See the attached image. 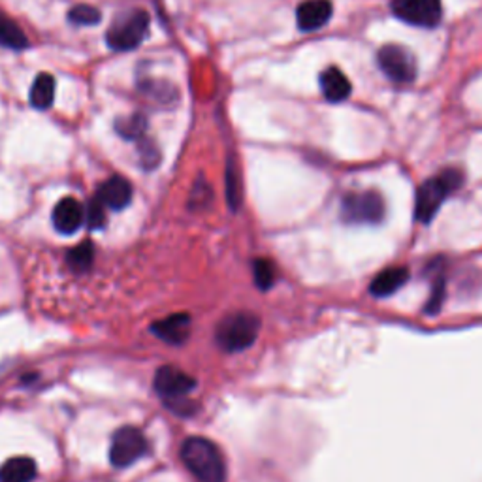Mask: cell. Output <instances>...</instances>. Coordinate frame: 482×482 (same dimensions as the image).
<instances>
[{"label":"cell","mask_w":482,"mask_h":482,"mask_svg":"<svg viewBox=\"0 0 482 482\" xmlns=\"http://www.w3.org/2000/svg\"><path fill=\"white\" fill-rule=\"evenodd\" d=\"M181 460L200 482H224L226 478V465L219 448L204 437L187 439L181 447Z\"/></svg>","instance_id":"6da1fadb"},{"label":"cell","mask_w":482,"mask_h":482,"mask_svg":"<svg viewBox=\"0 0 482 482\" xmlns=\"http://www.w3.org/2000/svg\"><path fill=\"white\" fill-rule=\"evenodd\" d=\"M463 183V174L460 170L448 168L424 181L418 187L416 202H415V217L418 222H430L448 194L458 190Z\"/></svg>","instance_id":"7a4b0ae2"},{"label":"cell","mask_w":482,"mask_h":482,"mask_svg":"<svg viewBox=\"0 0 482 482\" xmlns=\"http://www.w3.org/2000/svg\"><path fill=\"white\" fill-rule=\"evenodd\" d=\"M260 321L253 313H232L217 326V343L226 353H239L251 346L259 336Z\"/></svg>","instance_id":"3957f363"},{"label":"cell","mask_w":482,"mask_h":482,"mask_svg":"<svg viewBox=\"0 0 482 482\" xmlns=\"http://www.w3.org/2000/svg\"><path fill=\"white\" fill-rule=\"evenodd\" d=\"M149 35V15L144 10H128L119 13L117 19L105 33V42L115 51H130L147 38Z\"/></svg>","instance_id":"277c9868"},{"label":"cell","mask_w":482,"mask_h":482,"mask_svg":"<svg viewBox=\"0 0 482 482\" xmlns=\"http://www.w3.org/2000/svg\"><path fill=\"white\" fill-rule=\"evenodd\" d=\"M385 214V200L377 190L349 192L341 202V219L349 224H379Z\"/></svg>","instance_id":"5b68a950"},{"label":"cell","mask_w":482,"mask_h":482,"mask_svg":"<svg viewBox=\"0 0 482 482\" xmlns=\"http://www.w3.org/2000/svg\"><path fill=\"white\" fill-rule=\"evenodd\" d=\"M147 452L145 435L136 428H120L113 435L110 447V462L115 467H128Z\"/></svg>","instance_id":"8992f818"},{"label":"cell","mask_w":482,"mask_h":482,"mask_svg":"<svg viewBox=\"0 0 482 482\" xmlns=\"http://www.w3.org/2000/svg\"><path fill=\"white\" fill-rule=\"evenodd\" d=\"M381 70L386 74V78L396 83H411L416 78V63L415 57L401 45H383L377 53Z\"/></svg>","instance_id":"52a82bcc"},{"label":"cell","mask_w":482,"mask_h":482,"mask_svg":"<svg viewBox=\"0 0 482 482\" xmlns=\"http://www.w3.org/2000/svg\"><path fill=\"white\" fill-rule=\"evenodd\" d=\"M392 12L405 23L431 28L441 21V0H392Z\"/></svg>","instance_id":"ba28073f"},{"label":"cell","mask_w":482,"mask_h":482,"mask_svg":"<svg viewBox=\"0 0 482 482\" xmlns=\"http://www.w3.org/2000/svg\"><path fill=\"white\" fill-rule=\"evenodd\" d=\"M196 381L190 375L183 373L172 366H162L155 373V390L164 400H175L185 398L189 392L194 388Z\"/></svg>","instance_id":"9c48e42d"},{"label":"cell","mask_w":482,"mask_h":482,"mask_svg":"<svg viewBox=\"0 0 482 482\" xmlns=\"http://www.w3.org/2000/svg\"><path fill=\"white\" fill-rule=\"evenodd\" d=\"M331 4L328 0H306L296 10L298 28L304 33H313V30L323 28L331 18Z\"/></svg>","instance_id":"30bf717a"},{"label":"cell","mask_w":482,"mask_h":482,"mask_svg":"<svg viewBox=\"0 0 482 482\" xmlns=\"http://www.w3.org/2000/svg\"><path fill=\"white\" fill-rule=\"evenodd\" d=\"M85 209L75 198H63L53 209V226L58 234H74L82 229Z\"/></svg>","instance_id":"8fae6325"},{"label":"cell","mask_w":482,"mask_h":482,"mask_svg":"<svg viewBox=\"0 0 482 482\" xmlns=\"http://www.w3.org/2000/svg\"><path fill=\"white\" fill-rule=\"evenodd\" d=\"M153 334L170 345L185 343L190 336V316L185 313L166 316L153 324Z\"/></svg>","instance_id":"7c38bea8"},{"label":"cell","mask_w":482,"mask_h":482,"mask_svg":"<svg viewBox=\"0 0 482 482\" xmlns=\"http://www.w3.org/2000/svg\"><path fill=\"white\" fill-rule=\"evenodd\" d=\"M97 196L105 207L115 209V211L125 209L132 200V185L125 177L113 175L108 181H104Z\"/></svg>","instance_id":"4fadbf2b"},{"label":"cell","mask_w":482,"mask_h":482,"mask_svg":"<svg viewBox=\"0 0 482 482\" xmlns=\"http://www.w3.org/2000/svg\"><path fill=\"white\" fill-rule=\"evenodd\" d=\"M409 281V269L403 266L386 268L381 274H377L369 284V292L377 298H385L398 292L401 286Z\"/></svg>","instance_id":"5bb4252c"},{"label":"cell","mask_w":482,"mask_h":482,"mask_svg":"<svg viewBox=\"0 0 482 482\" xmlns=\"http://www.w3.org/2000/svg\"><path fill=\"white\" fill-rule=\"evenodd\" d=\"M321 89L326 100L343 102L351 95V82L339 68L330 66L321 72Z\"/></svg>","instance_id":"9a60e30c"},{"label":"cell","mask_w":482,"mask_h":482,"mask_svg":"<svg viewBox=\"0 0 482 482\" xmlns=\"http://www.w3.org/2000/svg\"><path fill=\"white\" fill-rule=\"evenodd\" d=\"M36 475V463L27 456L10 458L0 467V482H33Z\"/></svg>","instance_id":"2e32d148"},{"label":"cell","mask_w":482,"mask_h":482,"mask_svg":"<svg viewBox=\"0 0 482 482\" xmlns=\"http://www.w3.org/2000/svg\"><path fill=\"white\" fill-rule=\"evenodd\" d=\"M55 100V78L51 74H38L30 87V104L36 110H50Z\"/></svg>","instance_id":"e0dca14e"},{"label":"cell","mask_w":482,"mask_h":482,"mask_svg":"<svg viewBox=\"0 0 482 482\" xmlns=\"http://www.w3.org/2000/svg\"><path fill=\"white\" fill-rule=\"evenodd\" d=\"M0 45L18 51L28 48V38L25 36L23 28L4 13H0Z\"/></svg>","instance_id":"ac0fdd59"},{"label":"cell","mask_w":482,"mask_h":482,"mask_svg":"<svg viewBox=\"0 0 482 482\" xmlns=\"http://www.w3.org/2000/svg\"><path fill=\"white\" fill-rule=\"evenodd\" d=\"M115 130L125 140H142L147 130V120L144 115L134 113L128 117H120L115 123Z\"/></svg>","instance_id":"d6986e66"},{"label":"cell","mask_w":482,"mask_h":482,"mask_svg":"<svg viewBox=\"0 0 482 482\" xmlns=\"http://www.w3.org/2000/svg\"><path fill=\"white\" fill-rule=\"evenodd\" d=\"M68 266L74 269V271H85L90 268V264H93L95 260V249H93V244L90 241H85V244H80L78 247H74L68 256Z\"/></svg>","instance_id":"ffe728a7"},{"label":"cell","mask_w":482,"mask_h":482,"mask_svg":"<svg viewBox=\"0 0 482 482\" xmlns=\"http://www.w3.org/2000/svg\"><path fill=\"white\" fill-rule=\"evenodd\" d=\"M253 276H254L256 286H259L260 291H268V289H271V286H274V283H276L277 269H276V266H274V262H271V260L259 259V260H254Z\"/></svg>","instance_id":"44dd1931"},{"label":"cell","mask_w":482,"mask_h":482,"mask_svg":"<svg viewBox=\"0 0 482 482\" xmlns=\"http://www.w3.org/2000/svg\"><path fill=\"white\" fill-rule=\"evenodd\" d=\"M226 198H229V204L232 209H237L241 202V183H239V172L232 159L229 160V168H226Z\"/></svg>","instance_id":"7402d4cb"},{"label":"cell","mask_w":482,"mask_h":482,"mask_svg":"<svg viewBox=\"0 0 482 482\" xmlns=\"http://www.w3.org/2000/svg\"><path fill=\"white\" fill-rule=\"evenodd\" d=\"M100 10L89 6V4H78L74 6L70 12H68V19L74 23V25H83V27H89V25H97L100 21Z\"/></svg>","instance_id":"603a6c76"},{"label":"cell","mask_w":482,"mask_h":482,"mask_svg":"<svg viewBox=\"0 0 482 482\" xmlns=\"http://www.w3.org/2000/svg\"><path fill=\"white\" fill-rule=\"evenodd\" d=\"M85 221L90 226V229H102L105 224V206L98 196H95L93 200H89L85 207Z\"/></svg>","instance_id":"cb8c5ba5"},{"label":"cell","mask_w":482,"mask_h":482,"mask_svg":"<svg viewBox=\"0 0 482 482\" xmlns=\"http://www.w3.org/2000/svg\"><path fill=\"white\" fill-rule=\"evenodd\" d=\"M140 153H142V166H144V168H147V170L155 168V166L160 160L159 149L153 144H151V142H145L144 138L140 140Z\"/></svg>","instance_id":"d4e9b609"},{"label":"cell","mask_w":482,"mask_h":482,"mask_svg":"<svg viewBox=\"0 0 482 482\" xmlns=\"http://www.w3.org/2000/svg\"><path fill=\"white\" fill-rule=\"evenodd\" d=\"M443 292H445V284H443V281H441V277H439V281H437L435 286H433L431 299L428 301V313L439 311V307H441V299H443V296H445Z\"/></svg>","instance_id":"484cf974"}]
</instances>
